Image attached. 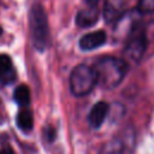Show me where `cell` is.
<instances>
[{
  "label": "cell",
  "mask_w": 154,
  "mask_h": 154,
  "mask_svg": "<svg viewBox=\"0 0 154 154\" xmlns=\"http://www.w3.org/2000/svg\"><path fill=\"white\" fill-rule=\"evenodd\" d=\"M137 11L141 14H152V13H154V0H138Z\"/></svg>",
  "instance_id": "4fadbf2b"
},
{
  "label": "cell",
  "mask_w": 154,
  "mask_h": 154,
  "mask_svg": "<svg viewBox=\"0 0 154 154\" xmlns=\"http://www.w3.org/2000/svg\"><path fill=\"white\" fill-rule=\"evenodd\" d=\"M106 40H107L106 32L103 30H96L82 36L78 42V46L82 51H93L105 45Z\"/></svg>",
  "instance_id": "52a82bcc"
},
{
  "label": "cell",
  "mask_w": 154,
  "mask_h": 154,
  "mask_svg": "<svg viewBox=\"0 0 154 154\" xmlns=\"http://www.w3.org/2000/svg\"><path fill=\"white\" fill-rule=\"evenodd\" d=\"M1 32H2V29H1V26H0V36H1Z\"/></svg>",
  "instance_id": "e0dca14e"
},
{
  "label": "cell",
  "mask_w": 154,
  "mask_h": 154,
  "mask_svg": "<svg viewBox=\"0 0 154 154\" xmlns=\"http://www.w3.org/2000/svg\"><path fill=\"white\" fill-rule=\"evenodd\" d=\"M70 90L75 96L88 95L97 84L94 67L79 64L73 67L70 75Z\"/></svg>",
  "instance_id": "277c9868"
},
{
  "label": "cell",
  "mask_w": 154,
  "mask_h": 154,
  "mask_svg": "<svg viewBox=\"0 0 154 154\" xmlns=\"http://www.w3.org/2000/svg\"><path fill=\"white\" fill-rule=\"evenodd\" d=\"M30 35L35 48L45 51L49 45V26L45 8L40 4H34L29 12Z\"/></svg>",
  "instance_id": "7a4b0ae2"
},
{
  "label": "cell",
  "mask_w": 154,
  "mask_h": 154,
  "mask_svg": "<svg viewBox=\"0 0 154 154\" xmlns=\"http://www.w3.org/2000/svg\"><path fill=\"white\" fill-rule=\"evenodd\" d=\"M135 147V134L126 129L105 142L99 154H131Z\"/></svg>",
  "instance_id": "5b68a950"
},
{
  "label": "cell",
  "mask_w": 154,
  "mask_h": 154,
  "mask_svg": "<svg viewBox=\"0 0 154 154\" xmlns=\"http://www.w3.org/2000/svg\"><path fill=\"white\" fill-rule=\"evenodd\" d=\"M102 13L106 23H117L125 13V0H105Z\"/></svg>",
  "instance_id": "8992f818"
},
{
  "label": "cell",
  "mask_w": 154,
  "mask_h": 154,
  "mask_svg": "<svg viewBox=\"0 0 154 154\" xmlns=\"http://www.w3.org/2000/svg\"><path fill=\"white\" fill-rule=\"evenodd\" d=\"M85 1H87L88 5H97V2H99L100 0H85Z\"/></svg>",
  "instance_id": "2e32d148"
},
{
  "label": "cell",
  "mask_w": 154,
  "mask_h": 154,
  "mask_svg": "<svg viewBox=\"0 0 154 154\" xmlns=\"http://www.w3.org/2000/svg\"><path fill=\"white\" fill-rule=\"evenodd\" d=\"M13 99L14 101L22 106V107H25L30 103V91H29V88L24 84H20L18 85L14 91H13Z\"/></svg>",
  "instance_id": "7c38bea8"
},
{
  "label": "cell",
  "mask_w": 154,
  "mask_h": 154,
  "mask_svg": "<svg viewBox=\"0 0 154 154\" xmlns=\"http://www.w3.org/2000/svg\"><path fill=\"white\" fill-rule=\"evenodd\" d=\"M99 19L97 5H88V7L81 10L76 16V24L81 28L93 26Z\"/></svg>",
  "instance_id": "30bf717a"
},
{
  "label": "cell",
  "mask_w": 154,
  "mask_h": 154,
  "mask_svg": "<svg viewBox=\"0 0 154 154\" xmlns=\"http://www.w3.org/2000/svg\"><path fill=\"white\" fill-rule=\"evenodd\" d=\"M129 65L124 59L114 57H105L95 63L94 71L96 73L97 84L106 89L116 88L122 83Z\"/></svg>",
  "instance_id": "6da1fadb"
},
{
  "label": "cell",
  "mask_w": 154,
  "mask_h": 154,
  "mask_svg": "<svg viewBox=\"0 0 154 154\" xmlns=\"http://www.w3.org/2000/svg\"><path fill=\"white\" fill-rule=\"evenodd\" d=\"M16 123L17 126L24 131V132H29L32 130L34 128V117H32V112L30 109H22L18 112L17 118H16Z\"/></svg>",
  "instance_id": "8fae6325"
},
{
  "label": "cell",
  "mask_w": 154,
  "mask_h": 154,
  "mask_svg": "<svg viewBox=\"0 0 154 154\" xmlns=\"http://www.w3.org/2000/svg\"><path fill=\"white\" fill-rule=\"evenodd\" d=\"M148 41L149 34L146 26H140L137 24L132 32L128 36L123 52V59L128 63V65L140 63L143 54L146 53Z\"/></svg>",
  "instance_id": "3957f363"
},
{
  "label": "cell",
  "mask_w": 154,
  "mask_h": 154,
  "mask_svg": "<svg viewBox=\"0 0 154 154\" xmlns=\"http://www.w3.org/2000/svg\"><path fill=\"white\" fill-rule=\"evenodd\" d=\"M55 129L53 126H47L45 129V137L48 142H53L55 140Z\"/></svg>",
  "instance_id": "5bb4252c"
},
{
  "label": "cell",
  "mask_w": 154,
  "mask_h": 154,
  "mask_svg": "<svg viewBox=\"0 0 154 154\" xmlns=\"http://www.w3.org/2000/svg\"><path fill=\"white\" fill-rule=\"evenodd\" d=\"M0 154H14L12 147L10 146H4L1 149H0Z\"/></svg>",
  "instance_id": "9a60e30c"
},
{
  "label": "cell",
  "mask_w": 154,
  "mask_h": 154,
  "mask_svg": "<svg viewBox=\"0 0 154 154\" xmlns=\"http://www.w3.org/2000/svg\"><path fill=\"white\" fill-rule=\"evenodd\" d=\"M17 72L7 54H0V83L4 85L11 84L16 81Z\"/></svg>",
  "instance_id": "9c48e42d"
},
{
  "label": "cell",
  "mask_w": 154,
  "mask_h": 154,
  "mask_svg": "<svg viewBox=\"0 0 154 154\" xmlns=\"http://www.w3.org/2000/svg\"><path fill=\"white\" fill-rule=\"evenodd\" d=\"M108 111H109V106H108L107 102H105V101L96 102L91 107V109H90V112L88 114L89 125L93 129H99L103 124V122H105V119H106V117L108 114Z\"/></svg>",
  "instance_id": "ba28073f"
}]
</instances>
